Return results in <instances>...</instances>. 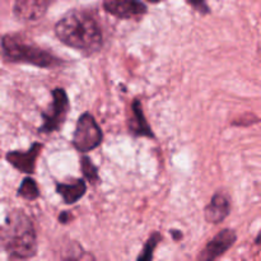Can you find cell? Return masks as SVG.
<instances>
[{
    "label": "cell",
    "instance_id": "cell-1",
    "mask_svg": "<svg viewBox=\"0 0 261 261\" xmlns=\"http://www.w3.org/2000/svg\"><path fill=\"white\" fill-rule=\"evenodd\" d=\"M55 33L64 45L91 55L102 46V32L97 20L82 10L68 12L55 25Z\"/></svg>",
    "mask_w": 261,
    "mask_h": 261
},
{
    "label": "cell",
    "instance_id": "cell-2",
    "mask_svg": "<svg viewBox=\"0 0 261 261\" xmlns=\"http://www.w3.org/2000/svg\"><path fill=\"white\" fill-rule=\"evenodd\" d=\"M3 249L12 260L31 259L37 252V236L30 217L15 209L5 218L2 228Z\"/></svg>",
    "mask_w": 261,
    "mask_h": 261
},
{
    "label": "cell",
    "instance_id": "cell-3",
    "mask_svg": "<svg viewBox=\"0 0 261 261\" xmlns=\"http://www.w3.org/2000/svg\"><path fill=\"white\" fill-rule=\"evenodd\" d=\"M2 50L4 60L9 63L31 64L38 68H55L61 63L53 54L27 42L20 36L5 35L2 40Z\"/></svg>",
    "mask_w": 261,
    "mask_h": 261
},
{
    "label": "cell",
    "instance_id": "cell-4",
    "mask_svg": "<svg viewBox=\"0 0 261 261\" xmlns=\"http://www.w3.org/2000/svg\"><path fill=\"white\" fill-rule=\"evenodd\" d=\"M70 110V102H69L68 94L63 88H55L53 91V102L47 111L42 112L43 124L40 126L38 132L43 134L54 133L60 130L65 122L66 116Z\"/></svg>",
    "mask_w": 261,
    "mask_h": 261
},
{
    "label": "cell",
    "instance_id": "cell-5",
    "mask_svg": "<svg viewBox=\"0 0 261 261\" xmlns=\"http://www.w3.org/2000/svg\"><path fill=\"white\" fill-rule=\"evenodd\" d=\"M101 129L91 114H83L76 122L75 132L73 134V144L79 152L87 153L96 149L102 143Z\"/></svg>",
    "mask_w": 261,
    "mask_h": 261
},
{
    "label": "cell",
    "instance_id": "cell-6",
    "mask_svg": "<svg viewBox=\"0 0 261 261\" xmlns=\"http://www.w3.org/2000/svg\"><path fill=\"white\" fill-rule=\"evenodd\" d=\"M236 232L232 229H223L211 240L200 251L198 261H214L228 251L236 242Z\"/></svg>",
    "mask_w": 261,
    "mask_h": 261
},
{
    "label": "cell",
    "instance_id": "cell-7",
    "mask_svg": "<svg viewBox=\"0 0 261 261\" xmlns=\"http://www.w3.org/2000/svg\"><path fill=\"white\" fill-rule=\"evenodd\" d=\"M103 8L107 13L121 19L142 17L147 7L140 0H103Z\"/></svg>",
    "mask_w": 261,
    "mask_h": 261
},
{
    "label": "cell",
    "instance_id": "cell-8",
    "mask_svg": "<svg viewBox=\"0 0 261 261\" xmlns=\"http://www.w3.org/2000/svg\"><path fill=\"white\" fill-rule=\"evenodd\" d=\"M42 144L40 143H33L32 147L27 152H19V150H13L8 152L5 155V160L9 165H12L15 170L20 171L23 173H33L36 167V161L40 155Z\"/></svg>",
    "mask_w": 261,
    "mask_h": 261
},
{
    "label": "cell",
    "instance_id": "cell-9",
    "mask_svg": "<svg viewBox=\"0 0 261 261\" xmlns=\"http://www.w3.org/2000/svg\"><path fill=\"white\" fill-rule=\"evenodd\" d=\"M50 0H15L13 13L19 20L35 22L46 14Z\"/></svg>",
    "mask_w": 261,
    "mask_h": 261
},
{
    "label": "cell",
    "instance_id": "cell-10",
    "mask_svg": "<svg viewBox=\"0 0 261 261\" xmlns=\"http://www.w3.org/2000/svg\"><path fill=\"white\" fill-rule=\"evenodd\" d=\"M231 212V201L226 193H216L212 196V200L204 209V216L206 222L218 224L223 222Z\"/></svg>",
    "mask_w": 261,
    "mask_h": 261
},
{
    "label": "cell",
    "instance_id": "cell-11",
    "mask_svg": "<svg viewBox=\"0 0 261 261\" xmlns=\"http://www.w3.org/2000/svg\"><path fill=\"white\" fill-rule=\"evenodd\" d=\"M129 129L134 137H145V138H154L150 125L148 124L144 114H143L142 105L138 99H135L132 105V119L129 121Z\"/></svg>",
    "mask_w": 261,
    "mask_h": 261
},
{
    "label": "cell",
    "instance_id": "cell-12",
    "mask_svg": "<svg viewBox=\"0 0 261 261\" xmlns=\"http://www.w3.org/2000/svg\"><path fill=\"white\" fill-rule=\"evenodd\" d=\"M56 191L63 198L65 204H74L86 194L87 186L83 178H74L69 184H58Z\"/></svg>",
    "mask_w": 261,
    "mask_h": 261
},
{
    "label": "cell",
    "instance_id": "cell-13",
    "mask_svg": "<svg viewBox=\"0 0 261 261\" xmlns=\"http://www.w3.org/2000/svg\"><path fill=\"white\" fill-rule=\"evenodd\" d=\"M64 261H96L94 256L89 252H87L83 247L79 246L76 242L69 245L64 254Z\"/></svg>",
    "mask_w": 261,
    "mask_h": 261
},
{
    "label": "cell",
    "instance_id": "cell-14",
    "mask_svg": "<svg viewBox=\"0 0 261 261\" xmlns=\"http://www.w3.org/2000/svg\"><path fill=\"white\" fill-rule=\"evenodd\" d=\"M18 196L25 199V200H36L40 196L36 181L31 177H25L18 189Z\"/></svg>",
    "mask_w": 261,
    "mask_h": 261
},
{
    "label": "cell",
    "instance_id": "cell-15",
    "mask_svg": "<svg viewBox=\"0 0 261 261\" xmlns=\"http://www.w3.org/2000/svg\"><path fill=\"white\" fill-rule=\"evenodd\" d=\"M161 240H162L161 234L158 233V232H153V233L150 234L149 239H148V241L145 242L144 247H143V250L140 251L137 261H152L153 252H154L155 247H157V245L160 244Z\"/></svg>",
    "mask_w": 261,
    "mask_h": 261
},
{
    "label": "cell",
    "instance_id": "cell-16",
    "mask_svg": "<svg viewBox=\"0 0 261 261\" xmlns=\"http://www.w3.org/2000/svg\"><path fill=\"white\" fill-rule=\"evenodd\" d=\"M81 167L82 171H83V175L87 180L91 184H97L99 181L98 171H97L96 166L92 163V161L89 160L87 155H83L81 160Z\"/></svg>",
    "mask_w": 261,
    "mask_h": 261
},
{
    "label": "cell",
    "instance_id": "cell-17",
    "mask_svg": "<svg viewBox=\"0 0 261 261\" xmlns=\"http://www.w3.org/2000/svg\"><path fill=\"white\" fill-rule=\"evenodd\" d=\"M191 5H193L195 9H198L201 13H208V7L205 4V0H189Z\"/></svg>",
    "mask_w": 261,
    "mask_h": 261
},
{
    "label": "cell",
    "instance_id": "cell-18",
    "mask_svg": "<svg viewBox=\"0 0 261 261\" xmlns=\"http://www.w3.org/2000/svg\"><path fill=\"white\" fill-rule=\"evenodd\" d=\"M71 218H73V217H71V214L69 213V212H63V213L59 216V222L63 224H66L71 221Z\"/></svg>",
    "mask_w": 261,
    "mask_h": 261
},
{
    "label": "cell",
    "instance_id": "cell-19",
    "mask_svg": "<svg viewBox=\"0 0 261 261\" xmlns=\"http://www.w3.org/2000/svg\"><path fill=\"white\" fill-rule=\"evenodd\" d=\"M171 234H172L173 239L177 240V241H178V240L182 239V233H181L180 231H171Z\"/></svg>",
    "mask_w": 261,
    "mask_h": 261
},
{
    "label": "cell",
    "instance_id": "cell-20",
    "mask_svg": "<svg viewBox=\"0 0 261 261\" xmlns=\"http://www.w3.org/2000/svg\"><path fill=\"white\" fill-rule=\"evenodd\" d=\"M148 2H152V3H158L160 0H148Z\"/></svg>",
    "mask_w": 261,
    "mask_h": 261
}]
</instances>
